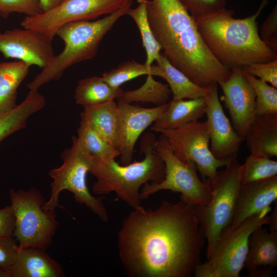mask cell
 <instances>
[{
    "mask_svg": "<svg viewBox=\"0 0 277 277\" xmlns=\"http://www.w3.org/2000/svg\"><path fill=\"white\" fill-rule=\"evenodd\" d=\"M277 175V162L250 154L241 165V185L262 181Z\"/></svg>",
    "mask_w": 277,
    "mask_h": 277,
    "instance_id": "31",
    "label": "cell"
},
{
    "mask_svg": "<svg viewBox=\"0 0 277 277\" xmlns=\"http://www.w3.org/2000/svg\"><path fill=\"white\" fill-rule=\"evenodd\" d=\"M277 266V231L261 226L250 234L244 267L251 277H267Z\"/></svg>",
    "mask_w": 277,
    "mask_h": 277,
    "instance_id": "18",
    "label": "cell"
},
{
    "mask_svg": "<svg viewBox=\"0 0 277 277\" xmlns=\"http://www.w3.org/2000/svg\"><path fill=\"white\" fill-rule=\"evenodd\" d=\"M154 149L165 165L164 179L159 183H148L140 190L141 199L161 190H169L181 193V198L193 206H204L211 197V188L208 181H201L196 170L181 161L174 153L163 134L154 145Z\"/></svg>",
    "mask_w": 277,
    "mask_h": 277,
    "instance_id": "10",
    "label": "cell"
},
{
    "mask_svg": "<svg viewBox=\"0 0 277 277\" xmlns=\"http://www.w3.org/2000/svg\"><path fill=\"white\" fill-rule=\"evenodd\" d=\"M14 223L12 206L10 205L0 209V237L12 236Z\"/></svg>",
    "mask_w": 277,
    "mask_h": 277,
    "instance_id": "38",
    "label": "cell"
},
{
    "mask_svg": "<svg viewBox=\"0 0 277 277\" xmlns=\"http://www.w3.org/2000/svg\"><path fill=\"white\" fill-rule=\"evenodd\" d=\"M157 138L152 133L145 134L141 141V153L144 158L120 165L115 159L103 161L91 156L89 172L96 178L93 193L105 195L114 192L132 209L140 207V190L148 183H159L165 175V165L154 149Z\"/></svg>",
    "mask_w": 277,
    "mask_h": 277,
    "instance_id": "4",
    "label": "cell"
},
{
    "mask_svg": "<svg viewBox=\"0 0 277 277\" xmlns=\"http://www.w3.org/2000/svg\"><path fill=\"white\" fill-rule=\"evenodd\" d=\"M205 98L211 152L217 160L231 162L236 159L244 140L236 133L224 113L217 84L208 87Z\"/></svg>",
    "mask_w": 277,
    "mask_h": 277,
    "instance_id": "15",
    "label": "cell"
},
{
    "mask_svg": "<svg viewBox=\"0 0 277 277\" xmlns=\"http://www.w3.org/2000/svg\"><path fill=\"white\" fill-rule=\"evenodd\" d=\"M146 10L163 54L191 81L208 88L229 78L231 70L211 52L195 19L179 0H146Z\"/></svg>",
    "mask_w": 277,
    "mask_h": 277,
    "instance_id": "2",
    "label": "cell"
},
{
    "mask_svg": "<svg viewBox=\"0 0 277 277\" xmlns=\"http://www.w3.org/2000/svg\"><path fill=\"white\" fill-rule=\"evenodd\" d=\"M157 132L166 137L173 152L181 161L200 172L204 181L212 182L218 169L232 162L217 160L211 153L206 121H198Z\"/></svg>",
    "mask_w": 277,
    "mask_h": 277,
    "instance_id": "11",
    "label": "cell"
},
{
    "mask_svg": "<svg viewBox=\"0 0 277 277\" xmlns=\"http://www.w3.org/2000/svg\"><path fill=\"white\" fill-rule=\"evenodd\" d=\"M206 111L205 97L172 100L167 109L153 123L151 129L157 132L160 130L175 129L197 122L205 114Z\"/></svg>",
    "mask_w": 277,
    "mask_h": 277,
    "instance_id": "22",
    "label": "cell"
},
{
    "mask_svg": "<svg viewBox=\"0 0 277 277\" xmlns=\"http://www.w3.org/2000/svg\"><path fill=\"white\" fill-rule=\"evenodd\" d=\"M269 0H262L257 11L244 18L233 17V10L225 8L195 19L199 31L215 57L230 70L277 58L276 52L261 39L256 18Z\"/></svg>",
    "mask_w": 277,
    "mask_h": 277,
    "instance_id": "3",
    "label": "cell"
},
{
    "mask_svg": "<svg viewBox=\"0 0 277 277\" xmlns=\"http://www.w3.org/2000/svg\"><path fill=\"white\" fill-rule=\"evenodd\" d=\"M81 117L121 153V124L117 105L114 100L84 107Z\"/></svg>",
    "mask_w": 277,
    "mask_h": 277,
    "instance_id": "19",
    "label": "cell"
},
{
    "mask_svg": "<svg viewBox=\"0 0 277 277\" xmlns=\"http://www.w3.org/2000/svg\"><path fill=\"white\" fill-rule=\"evenodd\" d=\"M11 277H63L60 264L45 250L27 247L19 250L16 260L10 270Z\"/></svg>",
    "mask_w": 277,
    "mask_h": 277,
    "instance_id": "20",
    "label": "cell"
},
{
    "mask_svg": "<svg viewBox=\"0 0 277 277\" xmlns=\"http://www.w3.org/2000/svg\"><path fill=\"white\" fill-rule=\"evenodd\" d=\"M138 5L135 8L131 7L127 14L135 22L142 37L143 46L146 52L145 64L151 67L154 61L161 55V47L156 40L151 29L146 10V0H137Z\"/></svg>",
    "mask_w": 277,
    "mask_h": 277,
    "instance_id": "29",
    "label": "cell"
},
{
    "mask_svg": "<svg viewBox=\"0 0 277 277\" xmlns=\"http://www.w3.org/2000/svg\"><path fill=\"white\" fill-rule=\"evenodd\" d=\"M241 164L236 159L226 169L218 171L209 183L211 197L204 206H193L203 234L207 240V258L210 256L215 245L224 230L231 223L236 199L241 185Z\"/></svg>",
    "mask_w": 277,
    "mask_h": 277,
    "instance_id": "7",
    "label": "cell"
},
{
    "mask_svg": "<svg viewBox=\"0 0 277 277\" xmlns=\"http://www.w3.org/2000/svg\"><path fill=\"white\" fill-rule=\"evenodd\" d=\"M171 92L168 84L155 81L151 74L147 75L144 84L137 89L123 92L117 100L126 103H150L156 106L168 103Z\"/></svg>",
    "mask_w": 277,
    "mask_h": 277,
    "instance_id": "28",
    "label": "cell"
},
{
    "mask_svg": "<svg viewBox=\"0 0 277 277\" xmlns=\"http://www.w3.org/2000/svg\"><path fill=\"white\" fill-rule=\"evenodd\" d=\"M162 69V78L168 83L172 94V100L194 99L205 97L208 88L201 87L191 81L183 72L174 67L168 59L161 54L156 61Z\"/></svg>",
    "mask_w": 277,
    "mask_h": 277,
    "instance_id": "26",
    "label": "cell"
},
{
    "mask_svg": "<svg viewBox=\"0 0 277 277\" xmlns=\"http://www.w3.org/2000/svg\"><path fill=\"white\" fill-rule=\"evenodd\" d=\"M9 198L15 217L12 235L19 249L35 247L46 250L51 245L59 224L55 211L43 208L45 200L36 188L27 191L10 189Z\"/></svg>",
    "mask_w": 277,
    "mask_h": 277,
    "instance_id": "8",
    "label": "cell"
},
{
    "mask_svg": "<svg viewBox=\"0 0 277 277\" xmlns=\"http://www.w3.org/2000/svg\"><path fill=\"white\" fill-rule=\"evenodd\" d=\"M64 0H39L43 13L48 12L60 5Z\"/></svg>",
    "mask_w": 277,
    "mask_h": 277,
    "instance_id": "39",
    "label": "cell"
},
{
    "mask_svg": "<svg viewBox=\"0 0 277 277\" xmlns=\"http://www.w3.org/2000/svg\"><path fill=\"white\" fill-rule=\"evenodd\" d=\"M243 72L255 93L256 116L277 113L276 88L256 76Z\"/></svg>",
    "mask_w": 277,
    "mask_h": 277,
    "instance_id": "32",
    "label": "cell"
},
{
    "mask_svg": "<svg viewBox=\"0 0 277 277\" xmlns=\"http://www.w3.org/2000/svg\"><path fill=\"white\" fill-rule=\"evenodd\" d=\"M205 239L193 205L164 201L155 210L133 209L123 220L119 256L130 276L190 277Z\"/></svg>",
    "mask_w": 277,
    "mask_h": 277,
    "instance_id": "1",
    "label": "cell"
},
{
    "mask_svg": "<svg viewBox=\"0 0 277 277\" xmlns=\"http://www.w3.org/2000/svg\"><path fill=\"white\" fill-rule=\"evenodd\" d=\"M272 213L269 215V221L267 224L269 226V230L277 231V209L276 202Z\"/></svg>",
    "mask_w": 277,
    "mask_h": 277,
    "instance_id": "40",
    "label": "cell"
},
{
    "mask_svg": "<svg viewBox=\"0 0 277 277\" xmlns=\"http://www.w3.org/2000/svg\"><path fill=\"white\" fill-rule=\"evenodd\" d=\"M30 66L20 61L0 62V116L16 107L17 90Z\"/></svg>",
    "mask_w": 277,
    "mask_h": 277,
    "instance_id": "23",
    "label": "cell"
},
{
    "mask_svg": "<svg viewBox=\"0 0 277 277\" xmlns=\"http://www.w3.org/2000/svg\"><path fill=\"white\" fill-rule=\"evenodd\" d=\"M250 154L268 158L277 155V113L255 116L246 134Z\"/></svg>",
    "mask_w": 277,
    "mask_h": 277,
    "instance_id": "21",
    "label": "cell"
},
{
    "mask_svg": "<svg viewBox=\"0 0 277 277\" xmlns=\"http://www.w3.org/2000/svg\"><path fill=\"white\" fill-rule=\"evenodd\" d=\"M229 78L219 82L225 107L230 114L233 128L245 140L255 115V93L245 77L242 67L230 69Z\"/></svg>",
    "mask_w": 277,
    "mask_h": 277,
    "instance_id": "14",
    "label": "cell"
},
{
    "mask_svg": "<svg viewBox=\"0 0 277 277\" xmlns=\"http://www.w3.org/2000/svg\"><path fill=\"white\" fill-rule=\"evenodd\" d=\"M195 19L202 18L226 8V0H179Z\"/></svg>",
    "mask_w": 277,
    "mask_h": 277,
    "instance_id": "34",
    "label": "cell"
},
{
    "mask_svg": "<svg viewBox=\"0 0 277 277\" xmlns=\"http://www.w3.org/2000/svg\"><path fill=\"white\" fill-rule=\"evenodd\" d=\"M144 74L162 77L163 72L157 65L148 67L145 64L132 60L122 63L115 68L105 72L102 77L110 86L119 88L125 82Z\"/></svg>",
    "mask_w": 277,
    "mask_h": 277,
    "instance_id": "30",
    "label": "cell"
},
{
    "mask_svg": "<svg viewBox=\"0 0 277 277\" xmlns=\"http://www.w3.org/2000/svg\"><path fill=\"white\" fill-rule=\"evenodd\" d=\"M276 199L277 175L262 181L241 185L232 220L228 228L233 229L248 217L270 208Z\"/></svg>",
    "mask_w": 277,
    "mask_h": 277,
    "instance_id": "17",
    "label": "cell"
},
{
    "mask_svg": "<svg viewBox=\"0 0 277 277\" xmlns=\"http://www.w3.org/2000/svg\"><path fill=\"white\" fill-rule=\"evenodd\" d=\"M122 138L121 162H131L135 145L140 135L167 109L168 103L152 108H144L117 100Z\"/></svg>",
    "mask_w": 277,
    "mask_h": 277,
    "instance_id": "16",
    "label": "cell"
},
{
    "mask_svg": "<svg viewBox=\"0 0 277 277\" xmlns=\"http://www.w3.org/2000/svg\"><path fill=\"white\" fill-rule=\"evenodd\" d=\"M53 38L30 29L0 31V52L5 58H14L42 69L55 56Z\"/></svg>",
    "mask_w": 277,
    "mask_h": 277,
    "instance_id": "13",
    "label": "cell"
},
{
    "mask_svg": "<svg viewBox=\"0 0 277 277\" xmlns=\"http://www.w3.org/2000/svg\"><path fill=\"white\" fill-rule=\"evenodd\" d=\"M0 277H11V274L10 271L0 267Z\"/></svg>",
    "mask_w": 277,
    "mask_h": 277,
    "instance_id": "41",
    "label": "cell"
},
{
    "mask_svg": "<svg viewBox=\"0 0 277 277\" xmlns=\"http://www.w3.org/2000/svg\"><path fill=\"white\" fill-rule=\"evenodd\" d=\"M242 68L248 74L257 76L277 88V58L266 63L248 65Z\"/></svg>",
    "mask_w": 277,
    "mask_h": 277,
    "instance_id": "35",
    "label": "cell"
},
{
    "mask_svg": "<svg viewBox=\"0 0 277 277\" xmlns=\"http://www.w3.org/2000/svg\"><path fill=\"white\" fill-rule=\"evenodd\" d=\"M45 97L38 90H30L25 98L11 111L0 116V142L25 128L28 118L44 107Z\"/></svg>",
    "mask_w": 277,
    "mask_h": 277,
    "instance_id": "24",
    "label": "cell"
},
{
    "mask_svg": "<svg viewBox=\"0 0 277 277\" xmlns=\"http://www.w3.org/2000/svg\"><path fill=\"white\" fill-rule=\"evenodd\" d=\"M131 5L95 21H76L62 26L56 35L64 42L63 50L55 55L51 63L27 84V87L38 90L44 85L60 79L71 66L93 58L104 37L121 17L127 14Z\"/></svg>",
    "mask_w": 277,
    "mask_h": 277,
    "instance_id": "5",
    "label": "cell"
},
{
    "mask_svg": "<svg viewBox=\"0 0 277 277\" xmlns=\"http://www.w3.org/2000/svg\"><path fill=\"white\" fill-rule=\"evenodd\" d=\"M271 207L252 215L238 227L223 231L207 261L196 267L195 277H238L244 267L248 240L256 229L267 225Z\"/></svg>",
    "mask_w": 277,
    "mask_h": 277,
    "instance_id": "9",
    "label": "cell"
},
{
    "mask_svg": "<svg viewBox=\"0 0 277 277\" xmlns=\"http://www.w3.org/2000/svg\"><path fill=\"white\" fill-rule=\"evenodd\" d=\"M19 250L18 244L12 236L0 237V267L10 271Z\"/></svg>",
    "mask_w": 277,
    "mask_h": 277,
    "instance_id": "36",
    "label": "cell"
},
{
    "mask_svg": "<svg viewBox=\"0 0 277 277\" xmlns=\"http://www.w3.org/2000/svg\"><path fill=\"white\" fill-rule=\"evenodd\" d=\"M123 92L120 87L110 86L102 76H94L79 81L74 97L75 103L84 108L117 99Z\"/></svg>",
    "mask_w": 277,
    "mask_h": 277,
    "instance_id": "25",
    "label": "cell"
},
{
    "mask_svg": "<svg viewBox=\"0 0 277 277\" xmlns=\"http://www.w3.org/2000/svg\"><path fill=\"white\" fill-rule=\"evenodd\" d=\"M132 3V0H64L48 12L34 16H26L21 25L53 38L57 30L65 24L108 15Z\"/></svg>",
    "mask_w": 277,
    "mask_h": 277,
    "instance_id": "12",
    "label": "cell"
},
{
    "mask_svg": "<svg viewBox=\"0 0 277 277\" xmlns=\"http://www.w3.org/2000/svg\"><path fill=\"white\" fill-rule=\"evenodd\" d=\"M12 13L34 16L43 13L39 0H0V15L7 18Z\"/></svg>",
    "mask_w": 277,
    "mask_h": 277,
    "instance_id": "33",
    "label": "cell"
},
{
    "mask_svg": "<svg viewBox=\"0 0 277 277\" xmlns=\"http://www.w3.org/2000/svg\"><path fill=\"white\" fill-rule=\"evenodd\" d=\"M261 39L273 51H277V5L262 24L261 28Z\"/></svg>",
    "mask_w": 277,
    "mask_h": 277,
    "instance_id": "37",
    "label": "cell"
},
{
    "mask_svg": "<svg viewBox=\"0 0 277 277\" xmlns=\"http://www.w3.org/2000/svg\"><path fill=\"white\" fill-rule=\"evenodd\" d=\"M63 163L59 167L51 169L49 175L51 183L50 195L42 207L45 210L54 211L59 205L61 192L67 190L72 192L77 203L85 205L103 222L108 215L102 197H95L87 186L86 176L89 171L91 156L83 148L77 137L73 136L72 144L61 153Z\"/></svg>",
    "mask_w": 277,
    "mask_h": 277,
    "instance_id": "6",
    "label": "cell"
},
{
    "mask_svg": "<svg viewBox=\"0 0 277 277\" xmlns=\"http://www.w3.org/2000/svg\"><path fill=\"white\" fill-rule=\"evenodd\" d=\"M77 140L85 151L91 156L107 161L120 156L121 152L92 128L81 117L77 129Z\"/></svg>",
    "mask_w": 277,
    "mask_h": 277,
    "instance_id": "27",
    "label": "cell"
}]
</instances>
